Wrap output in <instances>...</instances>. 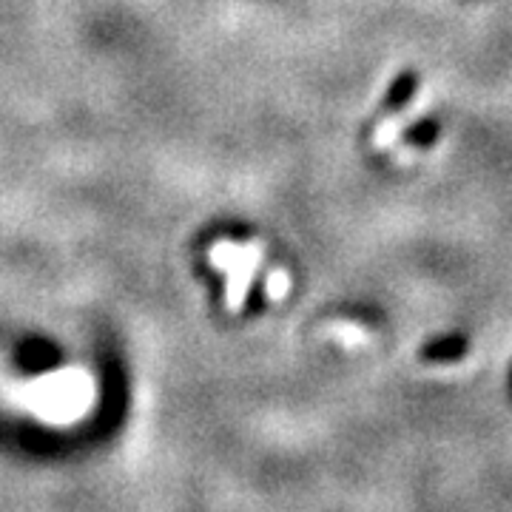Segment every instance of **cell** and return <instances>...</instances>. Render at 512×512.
Instances as JSON below:
<instances>
[{"label": "cell", "instance_id": "cell-1", "mask_svg": "<svg viewBox=\"0 0 512 512\" xmlns=\"http://www.w3.org/2000/svg\"><path fill=\"white\" fill-rule=\"evenodd\" d=\"M23 396L37 419L69 424L92 407L94 382L89 373H83L77 367H66V370H57V373H49L37 382L26 384Z\"/></svg>", "mask_w": 512, "mask_h": 512}, {"label": "cell", "instance_id": "cell-2", "mask_svg": "<svg viewBox=\"0 0 512 512\" xmlns=\"http://www.w3.org/2000/svg\"><path fill=\"white\" fill-rule=\"evenodd\" d=\"M208 262L225 271V305H228V311H242L256 268L262 262V245L259 242L222 239V242L211 245Z\"/></svg>", "mask_w": 512, "mask_h": 512}, {"label": "cell", "instance_id": "cell-3", "mask_svg": "<svg viewBox=\"0 0 512 512\" xmlns=\"http://www.w3.org/2000/svg\"><path fill=\"white\" fill-rule=\"evenodd\" d=\"M396 100H393V106L384 111L382 123L376 128V134H373V146L376 148H387L393 146L396 140H399V134H402L404 128L410 126L413 120H416V114L424 109V100H427V92L419 89V86H413V80L407 77L402 80V89H396Z\"/></svg>", "mask_w": 512, "mask_h": 512}, {"label": "cell", "instance_id": "cell-4", "mask_svg": "<svg viewBox=\"0 0 512 512\" xmlns=\"http://www.w3.org/2000/svg\"><path fill=\"white\" fill-rule=\"evenodd\" d=\"M291 288V276L288 271H274V274L268 276V296L271 299H282L285 293Z\"/></svg>", "mask_w": 512, "mask_h": 512}, {"label": "cell", "instance_id": "cell-5", "mask_svg": "<svg viewBox=\"0 0 512 512\" xmlns=\"http://www.w3.org/2000/svg\"><path fill=\"white\" fill-rule=\"evenodd\" d=\"M336 333H345V339H353V345H362L365 339V330L359 325H336Z\"/></svg>", "mask_w": 512, "mask_h": 512}]
</instances>
